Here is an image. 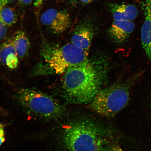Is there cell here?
<instances>
[{"label":"cell","mask_w":151,"mask_h":151,"mask_svg":"<svg viewBox=\"0 0 151 151\" xmlns=\"http://www.w3.org/2000/svg\"><path fill=\"white\" fill-rule=\"evenodd\" d=\"M106 64L87 60L69 68L65 73L63 88L69 100L78 104H88L101 90L107 74Z\"/></svg>","instance_id":"6da1fadb"},{"label":"cell","mask_w":151,"mask_h":151,"mask_svg":"<svg viewBox=\"0 0 151 151\" xmlns=\"http://www.w3.org/2000/svg\"><path fill=\"white\" fill-rule=\"evenodd\" d=\"M62 141L69 151H109L110 147L101 128L87 121L76 122L66 126Z\"/></svg>","instance_id":"7a4b0ae2"},{"label":"cell","mask_w":151,"mask_h":151,"mask_svg":"<svg viewBox=\"0 0 151 151\" xmlns=\"http://www.w3.org/2000/svg\"><path fill=\"white\" fill-rule=\"evenodd\" d=\"M17 103L29 116L51 119L59 117L64 112L61 104L48 94L31 88L18 90L14 96Z\"/></svg>","instance_id":"3957f363"},{"label":"cell","mask_w":151,"mask_h":151,"mask_svg":"<svg viewBox=\"0 0 151 151\" xmlns=\"http://www.w3.org/2000/svg\"><path fill=\"white\" fill-rule=\"evenodd\" d=\"M129 82L118 83L100 90L88 107L107 117L114 116L127 105L130 99Z\"/></svg>","instance_id":"277c9868"},{"label":"cell","mask_w":151,"mask_h":151,"mask_svg":"<svg viewBox=\"0 0 151 151\" xmlns=\"http://www.w3.org/2000/svg\"><path fill=\"white\" fill-rule=\"evenodd\" d=\"M45 65L56 74L65 73L69 68L88 60V56L73 43L58 47L46 45L42 52Z\"/></svg>","instance_id":"5b68a950"},{"label":"cell","mask_w":151,"mask_h":151,"mask_svg":"<svg viewBox=\"0 0 151 151\" xmlns=\"http://www.w3.org/2000/svg\"><path fill=\"white\" fill-rule=\"evenodd\" d=\"M40 21L54 33H63L70 23V15L67 11L53 9H48L40 16Z\"/></svg>","instance_id":"8992f818"},{"label":"cell","mask_w":151,"mask_h":151,"mask_svg":"<svg viewBox=\"0 0 151 151\" xmlns=\"http://www.w3.org/2000/svg\"><path fill=\"white\" fill-rule=\"evenodd\" d=\"M93 35V28L90 24H81L77 27L71 37V43L83 51L88 56Z\"/></svg>","instance_id":"52a82bcc"},{"label":"cell","mask_w":151,"mask_h":151,"mask_svg":"<svg viewBox=\"0 0 151 151\" xmlns=\"http://www.w3.org/2000/svg\"><path fill=\"white\" fill-rule=\"evenodd\" d=\"M135 28L134 23L131 21L114 20L109 28V36L115 42L122 44L129 38Z\"/></svg>","instance_id":"ba28073f"},{"label":"cell","mask_w":151,"mask_h":151,"mask_svg":"<svg viewBox=\"0 0 151 151\" xmlns=\"http://www.w3.org/2000/svg\"><path fill=\"white\" fill-rule=\"evenodd\" d=\"M145 20L141 29L143 48L151 64V0H146L143 5Z\"/></svg>","instance_id":"9c48e42d"},{"label":"cell","mask_w":151,"mask_h":151,"mask_svg":"<svg viewBox=\"0 0 151 151\" xmlns=\"http://www.w3.org/2000/svg\"><path fill=\"white\" fill-rule=\"evenodd\" d=\"M109 6L114 20L132 21L137 17L138 14L136 7L133 5L111 3Z\"/></svg>","instance_id":"30bf717a"},{"label":"cell","mask_w":151,"mask_h":151,"mask_svg":"<svg viewBox=\"0 0 151 151\" xmlns=\"http://www.w3.org/2000/svg\"><path fill=\"white\" fill-rule=\"evenodd\" d=\"M13 43L16 55L22 59L27 55L31 44L27 35L23 31H19L13 37Z\"/></svg>","instance_id":"8fae6325"},{"label":"cell","mask_w":151,"mask_h":151,"mask_svg":"<svg viewBox=\"0 0 151 151\" xmlns=\"http://www.w3.org/2000/svg\"><path fill=\"white\" fill-rule=\"evenodd\" d=\"M17 20L16 10L12 7H5L0 10V22L7 27L14 25Z\"/></svg>","instance_id":"7c38bea8"},{"label":"cell","mask_w":151,"mask_h":151,"mask_svg":"<svg viewBox=\"0 0 151 151\" xmlns=\"http://www.w3.org/2000/svg\"><path fill=\"white\" fill-rule=\"evenodd\" d=\"M12 54H16L13 38L7 39L0 46V63L3 65H6L7 57Z\"/></svg>","instance_id":"4fadbf2b"},{"label":"cell","mask_w":151,"mask_h":151,"mask_svg":"<svg viewBox=\"0 0 151 151\" xmlns=\"http://www.w3.org/2000/svg\"><path fill=\"white\" fill-rule=\"evenodd\" d=\"M18 63V58L16 54L9 55L6 60V65L10 69H16L17 67Z\"/></svg>","instance_id":"5bb4252c"},{"label":"cell","mask_w":151,"mask_h":151,"mask_svg":"<svg viewBox=\"0 0 151 151\" xmlns=\"http://www.w3.org/2000/svg\"><path fill=\"white\" fill-rule=\"evenodd\" d=\"M7 26L0 22V40L3 39L6 35Z\"/></svg>","instance_id":"9a60e30c"},{"label":"cell","mask_w":151,"mask_h":151,"mask_svg":"<svg viewBox=\"0 0 151 151\" xmlns=\"http://www.w3.org/2000/svg\"><path fill=\"white\" fill-rule=\"evenodd\" d=\"M16 0H0V10L11 4L14 2Z\"/></svg>","instance_id":"2e32d148"},{"label":"cell","mask_w":151,"mask_h":151,"mask_svg":"<svg viewBox=\"0 0 151 151\" xmlns=\"http://www.w3.org/2000/svg\"><path fill=\"white\" fill-rule=\"evenodd\" d=\"M5 141L4 128L3 126L0 125V146Z\"/></svg>","instance_id":"e0dca14e"},{"label":"cell","mask_w":151,"mask_h":151,"mask_svg":"<svg viewBox=\"0 0 151 151\" xmlns=\"http://www.w3.org/2000/svg\"><path fill=\"white\" fill-rule=\"evenodd\" d=\"M33 0H18V4L22 7H26L32 2Z\"/></svg>","instance_id":"ac0fdd59"},{"label":"cell","mask_w":151,"mask_h":151,"mask_svg":"<svg viewBox=\"0 0 151 151\" xmlns=\"http://www.w3.org/2000/svg\"><path fill=\"white\" fill-rule=\"evenodd\" d=\"M44 0H35L34 3V6L35 8L39 10L42 5L43 1Z\"/></svg>","instance_id":"d6986e66"},{"label":"cell","mask_w":151,"mask_h":151,"mask_svg":"<svg viewBox=\"0 0 151 151\" xmlns=\"http://www.w3.org/2000/svg\"><path fill=\"white\" fill-rule=\"evenodd\" d=\"M109 151H124L120 146L117 145H114L111 146Z\"/></svg>","instance_id":"ffe728a7"},{"label":"cell","mask_w":151,"mask_h":151,"mask_svg":"<svg viewBox=\"0 0 151 151\" xmlns=\"http://www.w3.org/2000/svg\"><path fill=\"white\" fill-rule=\"evenodd\" d=\"M93 1L94 0H80L81 2L83 5L88 4Z\"/></svg>","instance_id":"44dd1931"},{"label":"cell","mask_w":151,"mask_h":151,"mask_svg":"<svg viewBox=\"0 0 151 151\" xmlns=\"http://www.w3.org/2000/svg\"><path fill=\"white\" fill-rule=\"evenodd\" d=\"M68 1H69V3L71 4L73 6H75L76 5L77 3V0H68Z\"/></svg>","instance_id":"7402d4cb"},{"label":"cell","mask_w":151,"mask_h":151,"mask_svg":"<svg viewBox=\"0 0 151 151\" xmlns=\"http://www.w3.org/2000/svg\"><path fill=\"white\" fill-rule=\"evenodd\" d=\"M134 1H137V2H139V1H140L141 0H134Z\"/></svg>","instance_id":"603a6c76"},{"label":"cell","mask_w":151,"mask_h":151,"mask_svg":"<svg viewBox=\"0 0 151 151\" xmlns=\"http://www.w3.org/2000/svg\"><path fill=\"white\" fill-rule=\"evenodd\" d=\"M3 112L2 111H1V110H0V114H2V113Z\"/></svg>","instance_id":"cb8c5ba5"}]
</instances>
